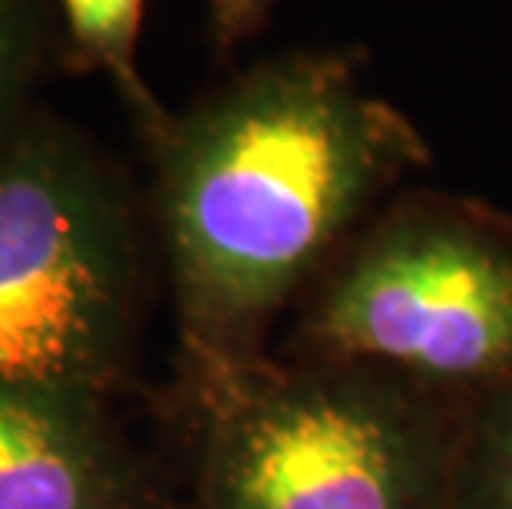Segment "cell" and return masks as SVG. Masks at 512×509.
Here are the masks:
<instances>
[{
    "instance_id": "obj_1",
    "label": "cell",
    "mask_w": 512,
    "mask_h": 509,
    "mask_svg": "<svg viewBox=\"0 0 512 509\" xmlns=\"http://www.w3.org/2000/svg\"><path fill=\"white\" fill-rule=\"evenodd\" d=\"M410 153L337 57L261 63L169 123L159 212L189 328L245 341Z\"/></svg>"
},
{
    "instance_id": "obj_2",
    "label": "cell",
    "mask_w": 512,
    "mask_h": 509,
    "mask_svg": "<svg viewBox=\"0 0 512 509\" xmlns=\"http://www.w3.org/2000/svg\"><path fill=\"white\" fill-rule=\"evenodd\" d=\"M133 285L110 169L27 106L0 133V387L96 397L123 354Z\"/></svg>"
},
{
    "instance_id": "obj_3",
    "label": "cell",
    "mask_w": 512,
    "mask_h": 509,
    "mask_svg": "<svg viewBox=\"0 0 512 509\" xmlns=\"http://www.w3.org/2000/svg\"><path fill=\"white\" fill-rule=\"evenodd\" d=\"M318 328L430 377L493 374L512 364V252L460 219L394 222L337 278Z\"/></svg>"
},
{
    "instance_id": "obj_4",
    "label": "cell",
    "mask_w": 512,
    "mask_h": 509,
    "mask_svg": "<svg viewBox=\"0 0 512 509\" xmlns=\"http://www.w3.org/2000/svg\"><path fill=\"white\" fill-rule=\"evenodd\" d=\"M433 473L407 420L341 387H285L215 430L212 509H430Z\"/></svg>"
},
{
    "instance_id": "obj_5",
    "label": "cell",
    "mask_w": 512,
    "mask_h": 509,
    "mask_svg": "<svg viewBox=\"0 0 512 509\" xmlns=\"http://www.w3.org/2000/svg\"><path fill=\"white\" fill-rule=\"evenodd\" d=\"M0 509H133L96 397L0 387Z\"/></svg>"
},
{
    "instance_id": "obj_6",
    "label": "cell",
    "mask_w": 512,
    "mask_h": 509,
    "mask_svg": "<svg viewBox=\"0 0 512 509\" xmlns=\"http://www.w3.org/2000/svg\"><path fill=\"white\" fill-rule=\"evenodd\" d=\"M70 53L80 67H100L113 77L129 106L143 123L162 136L172 119L152 100L136 67L139 30H143L146 0H57Z\"/></svg>"
},
{
    "instance_id": "obj_7",
    "label": "cell",
    "mask_w": 512,
    "mask_h": 509,
    "mask_svg": "<svg viewBox=\"0 0 512 509\" xmlns=\"http://www.w3.org/2000/svg\"><path fill=\"white\" fill-rule=\"evenodd\" d=\"M47 43L50 0H0V133L30 106Z\"/></svg>"
},
{
    "instance_id": "obj_8",
    "label": "cell",
    "mask_w": 512,
    "mask_h": 509,
    "mask_svg": "<svg viewBox=\"0 0 512 509\" xmlns=\"http://www.w3.org/2000/svg\"><path fill=\"white\" fill-rule=\"evenodd\" d=\"M275 0H212V34L222 47H232L268 17Z\"/></svg>"
},
{
    "instance_id": "obj_9",
    "label": "cell",
    "mask_w": 512,
    "mask_h": 509,
    "mask_svg": "<svg viewBox=\"0 0 512 509\" xmlns=\"http://www.w3.org/2000/svg\"><path fill=\"white\" fill-rule=\"evenodd\" d=\"M493 483H496L499 509H512V414H509L503 433H499V443H496Z\"/></svg>"
}]
</instances>
